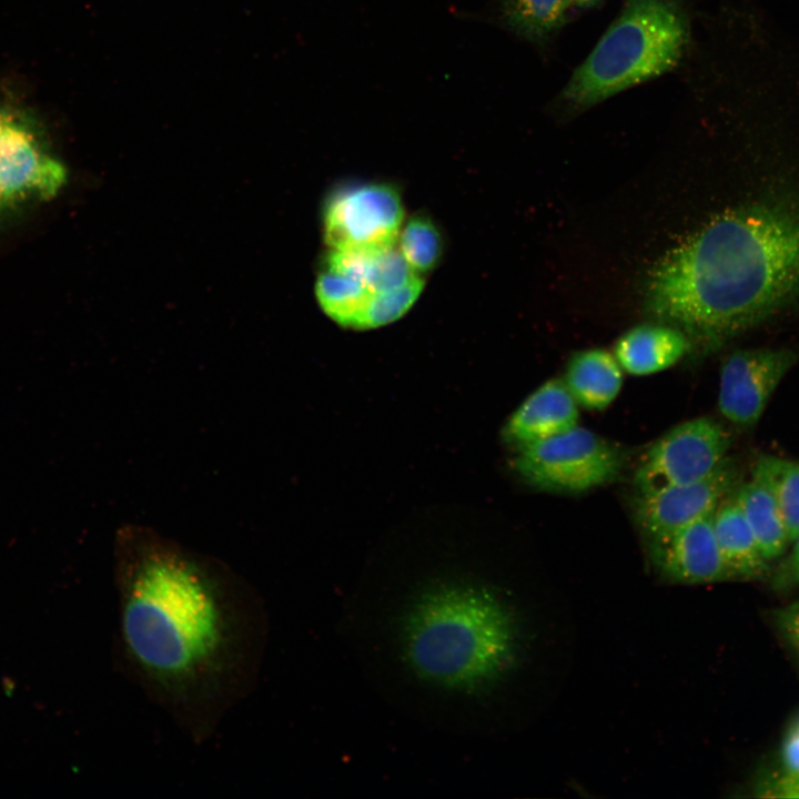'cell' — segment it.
Returning <instances> with one entry per match:
<instances>
[{"instance_id": "obj_1", "label": "cell", "mask_w": 799, "mask_h": 799, "mask_svg": "<svg viewBox=\"0 0 799 799\" xmlns=\"http://www.w3.org/2000/svg\"><path fill=\"white\" fill-rule=\"evenodd\" d=\"M117 648L125 674L196 740L255 686L266 644L256 590L153 528L115 534Z\"/></svg>"}, {"instance_id": "obj_2", "label": "cell", "mask_w": 799, "mask_h": 799, "mask_svg": "<svg viewBox=\"0 0 799 799\" xmlns=\"http://www.w3.org/2000/svg\"><path fill=\"white\" fill-rule=\"evenodd\" d=\"M799 293V201L770 198L716 216L653 269V315L716 346Z\"/></svg>"}, {"instance_id": "obj_3", "label": "cell", "mask_w": 799, "mask_h": 799, "mask_svg": "<svg viewBox=\"0 0 799 799\" xmlns=\"http://www.w3.org/2000/svg\"><path fill=\"white\" fill-rule=\"evenodd\" d=\"M383 600L378 640L392 671L433 701L471 710L513 661L515 618L487 585L438 578Z\"/></svg>"}, {"instance_id": "obj_4", "label": "cell", "mask_w": 799, "mask_h": 799, "mask_svg": "<svg viewBox=\"0 0 799 799\" xmlns=\"http://www.w3.org/2000/svg\"><path fill=\"white\" fill-rule=\"evenodd\" d=\"M689 40V17L679 0H626L556 102L577 113L660 77L678 65Z\"/></svg>"}, {"instance_id": "obj_5", "label": "cell", "mask_w": 799, "mask_h": 799, "mask_svg": "<svg viewBox=\"0 0 799 799\" xmlns=\"http://www.w3.org/2000/svg\"><path fill=\"white\" fill-rule=\"evenodd\" d=\"M619 451L594 432L574 428L516 449L514 469L543 490L580 493L613 481L621 467Z\"/></svg>"}, {"instance_id": "obj_6", "label": "cell", "mask_w": 799, "mask_h": 799, "mask_svg": "<svg viewBox=\"0 0 799 799\" xmlns=\"http://www.w3.org/2000/svg\"><path fill=\"white\" fill-rule=\"evenodd\" d=\"M403 218L401 196L392 185H345L335 189L324 203V240L331 250L394 246Z\"/></svg>"}, {"instance_id": "obj_7", "label": "cell", "mask_w": 799, "mask_h": 799, "mask_svg": "<svg viewBox=\"0 0 799 799\" xmlns=\"http://www.w3.org/2000/svg\"><path fill=\"white\" fill-rule=\"evenodd\" d=\"M730 447L727 431L710 417L682 422L648 449L636 469L638 494L688 484L710 474Z\"/></svg>"}, {"instance_id": "obj_8", "label": "cell", "mask_w": 799, "mask_h": 799, "mask_svg": "<svg viewBox=\"0 0 799 799\" xmlns=\"http://www.w3.org/2000/svg\"><path fill=\"white\" fill-rule=\"evenodd\" d=\"M65 181V168L34 133L11 114L0 112V212L49 200Z\"/></svg>"}, {"instance_id": "obj_9", "label": "cell", "mask_w": 799, "mask_h": 799, "mask_svg": "<svg viewBox=\"0 0 799 799\" xmlns=\"http://www.w3.org/2000/svg\"><path fill=\"white\" fill-rule=\"evenodd\" d=\"M797 361L798 353L786 347L734 351L720 368V413L735 425H756L777 386Z\"/></svg>"}, {"instance_id": "obj_10", "label": "cell", "mask_w": 799, "mask_h": 799, "mask_svg": "<svg viewBox=\"0 0 799 799\" xmlns=\"http://www.w3.org/2000/svg\"><path fill=\"white\" fill-rule=\"evenodd\" d=\"M739 481L737 463L727 456L699 481L639 494L635 505L637 524L647 540L665 536L712 514Z\"/></svg>"}, {"instance_id": "obj_11", "label": "cell", "mask_w": 799, "mask_h": 799, "mask_svg": "<svg viewBox=\"0 0 799 799\" xmlns=\"http://www.w3.org/2000/svg\"><path fill=\"white\" fill-rule=\"evenodd\" d=\"M648 542L650 562L670 584L699 585L731 579L712 527V514Z\"/></svg>"}, {"instance_id": "obj_12", "label": "cell", "mask_w": 799, "mask_h": 799, "mask_svg": "<svg viewBox=\"0 0 799 799\" xmlns=\"http://www.w3.org/2000/svg\"><path fill=\"white\" fill-rule=\"evenodd\" d=\"M578 406L563 380L547 381L513 412L502 437L517 449L560 435L578 425Z\"/></svg>"}, {"instance_id": "obj_13", "label": "cell", "mask_w": 799, "mask_h": 799, "mask_svg": "<svg viewBox=\"0 0 799 799\" xmlns=\"http://www.w3.org/2000/svg\"><path fill=\"white\" fill-rule=\"evenodd\" d=\"M690 346L688 335L677 327L644 324L618 338L614 356L625 372L645 376L671 367L688 353Z\"/></svg>"}, {"instance_id": "obj_14", "label": "cell", "mask_w": 799, "mask_h": 799, "mask_svg": "<svg viewBox=\"0 0 799 799\" xmlns=\"http://www.w3.org/2000/svg\"><path fill=\"white\" fill-rule=\"evenodd\" d=\"M724 499L712 513L715 537L731 579H756L768 569L754 533L732 497Z\"/></svg>"}, {"instance_id": "obj_15", "label": "cell", "mask_w": 799, "mask_h": 799, "mask_svg": "<svg viewBox=\"0 0 799 799\" xmlns=\"http://www.w3.org/2000/svg\"><path fill=\"white\" fill-rule=\"evenodd\" d=\"M563 382L579 406L603 411L620 392L623 368L605 350H584L568 361Z\"/></svg>"}, {"instance_id": "obj_16", "label": "cell", "mask_w": 799, "mask_h": 799, "mask_svg": "<svg viewBox=\"0 0 799 799\" xmlns=\"http://www.w3.org/2000/svg\"><path fill=\"white\" fill-rule=\"evenodd\" d=\"M750 526L763 557L770 562L781 556L790 539L770 493L752 479L739 485L732 493Z\"/></svg>"}, {"instance_id": "obj_17", "label": "cell", "mask_w": 799, "mask_h": 799, "mask_svg": "<svg viewBox=\"0 0 799 799\" xmlns=\"http://www.w3.org/2000/svg\"><path fill=\"white\" fill-rule=\"evenodd\" d=\"M573 0H502L500 23L522 39L543 47L567 20Z\"/></svg>"}, {"instance_id": "obj_18", "label": "cell", "mask_w": 799, "mask_h": 799, "mask_svg": "<svg viewBox=\"0 0 799 799\" xmlns=\"http://www.w3.org/2000/svg\"><path fill=\"white\" fill-rule=\"evenodd\" d=\"M751 475L770 493L792 543L799 535V463L762 455L756 461Z\"/></svg>"}, {"instance_id": "obj_19", "label": "cell", "mask_w": 799, "mask_h": 799, "mask_svg": "<svg viewBox=\"0 0 799 799\" xmlns=\"http://www.w3.org/2000/svg\"><path fill=\"white\" fill-rule=\"evenodd\" d=\"M371 293L361 283L326 271L317 276L315 295L324 313L342 327L362 330Z\"/></svg>"}, {"instance_id": "obj_20", "label": "cell", "mask_w": 799, "mask_h": 799, "mask_svg": "<svg viewBox=\"0 0 799 799\" xmlns=\"http://www.w3.org/2000/svg\"><path fill=\"white\" fill-rule=\"evenodd\" d=\"M398 247L413 270L428 272L441 259L443 242L439 231L428 218L415 215L400 232Z\"/></svg>"}, {"instance_id": "obj_21", "label": "cell", "mask_w": 799, "mask_h": 799, "mask_svg": "<svg viewBox=\"0 0 799 799\" xmlns=\"http://www.w3.org/2000/svg\"><path fill=\"white\" fill-rule=\"evenodd\" d=\"M423 289L424 280L418 274L402 287L372 294L362 330L377 328L402 317L416 302Z\"/></svg>"}, {"instance_id": "obj_22", "label": "cell", "mask_w": 799, "mask_h": 799, "mask_svg": "<svg viewBox=\"0 0 799 799\" xmlns=\"http://www.w3.org/2000/svg\"><path fill=\"white\" fill-rule=\"evenodd\" d=\"M783 772L799 776V714L790 721L781 742Z\"/></svg>"}, {"instance_id": "obj_23", "label": "cell", "mask_w": 799, "mask_h": 799, "mask_svg": "<svg viewBox=\"0 0 799 799\" xmlns=\"http://www.w3.org/2000/svg\"><path fill=\"white\" fill-rule=\"evenodd\" d=\"M759 790L765 797L799 799V776L782 772L765 781Z\"/></svg>"}, {"instance_id": "obj_24", "label": "cell", "mask_w": 799, "mask_h": 799, "mask_svg": "<svg viewBox=\"0 0 799 799\" xmlns=\"http://www.w3.org/2000/svg\"><path fill=\"white\" fill-rule=\"evenodd\" d=\"M780 621L783 630L799 647V603L790 606L781 614Z\"/></svg>"}, {"instance_id": "obj_25", "label": "cell", "mask_w": 799, "mask_h": 799, "mask_svg": "<svg viewBox=\"0 0 799 799\" xmlns=\"http://www.w3.org/2000/svg\"><path fill=\"white\" fill-rule=\"evenodd\" d=\"M791 544H793V547L790 558V568L792 572V576L799 583V535Z\"/></svg>"}, {"instance_id": "obj_26", "label": "cell", "mask_w": 799, "mask_h": 799, "mask_svg": "<svg viewBox=\"0 0 799 799\" xmlns=\"http://www.w3.org/2000/svg\"><path fill=\"white\" fill-rule=\"evenodd\" d=\"M604 0H573L574 6L580 9H588L603 2Z\"/></svg>"}]
</instances>
